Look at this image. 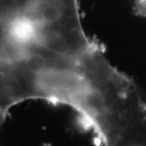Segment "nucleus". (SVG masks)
<instances>
[{
  "mask_svg": "<svg viewBox=\"0 0 146 146\" xmlns=\"http://www.w3.org/2000/svg\"><path fill=\"white\" fill-rule=\"evenodd\" d=\"M115 146H146V118L133 126Z\"/></svg>",
  "mask_w": 146,
  "mask_h": 146,
  "instance_id": "f257e3e1",
  "label": "nucleus"
},
{
  "mask_svg": "<svg viewBox=\"0 0 146 146\" xmlns=\"http://www.w3.org/2000/svg\"><path fill=\"white\" fill-rule=\"evenodd\" d=\"M135 11L137 15L146 17V0H137L135 6Z\"/></svg>",
  "mask_w": 146,
  "mask_h": 146,
  "instance_id": "f03ea898",
  "label": "nucleus"
}]
</instances>
